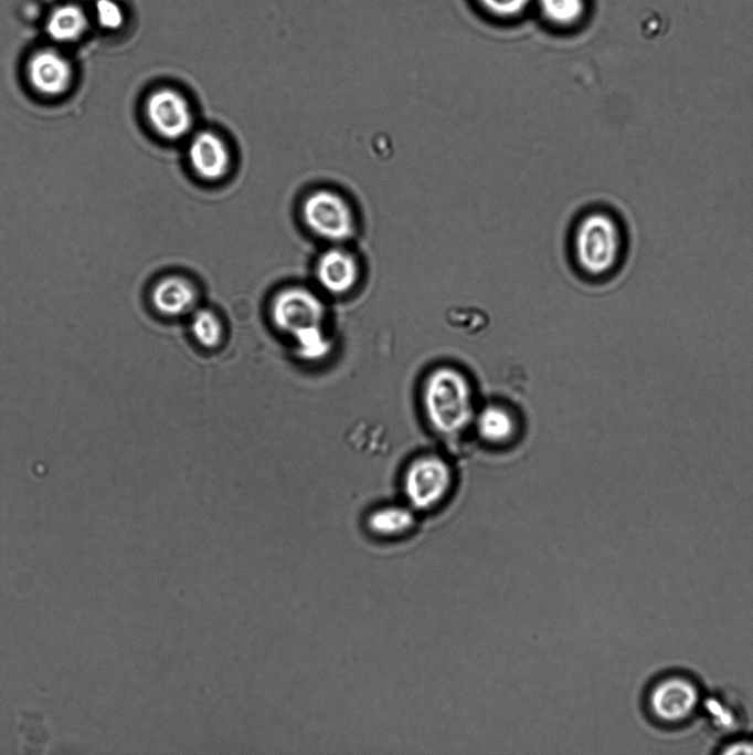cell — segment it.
Returning <instances> with one entry per match:
<instances>
[{"label":"cell","instance_id":"1","mask_svg":"<svg viewBox=\"0 0 753 755\" xmlns=\"http://www.w3.org/2000/svg\"><path fill=\"white\" fill-rule=\"evenodd\" d=\"M423 406L431 426L441 434L463 432L475 418L473 390L467 378L452 367H438L426 378Z\"/></svg>","mask_w":753,"mask_h":755},{"label":"cell","instance_id":"12","mask_svg":"<svg viewBox=\"0 0 753 755\" xmlns=\"http://www.w3.org/2000/svg\"><path fill=\"white\" fill-rule=\"evenodd\" d=\"M415 511L409 505L389 504L372 510L364 520L365 531L374 538L394 541L413 532Z\"/></svg>","mask_w":753,"mask_h":755},{"label":"cell","instance_id":"10","mask_svg":"<svg viewBox=\"0 0 753 755\" xmlns=\"http://www.w3.org/2000/svg\"><path fill=\"white\" fill-rule=\"evenodd\" d=\"M316 277L319 285L330 294L341 295L353 289L359 279V266L352 254L332 248L318 259Z\"/></svg>","mask_w":753,"mask_h":755},{"label":"cell","instance_id":"9","mask_svg":"<svg viewBox=\"0 0 753 755\" xmlns=\"http://www.w3.org/2000/svg\"><path fill=\"white\" fill-rule=\"evenodd\" d=\"M188 158L198 176L205 180H218L226 175L231 164L225 141L215 133L202 130L189 143Z\"/></svg>","mask_w":753,"mask_h":755},{"label":"cell","instance_id":"2","mask_svg":"<svg viewBox=\"0 0 753 755\" xmlns=\"http://www.w3.org/2000/svg\"><path fill=\"white\" fill-rule=\"evenodd\" d=\"M622 243L619 224L609 213L590 212L582 217L573 234L575 262L587 275H606L618 263Z\"/></svg>","mask_w":753,"mask_h":755},{"label":"cell","instance_id":"6","mask_svg":"<svg viewBox=\"0 0 753 755\" xmlns=\"http://www.w3.org/2000/svg\"><path fill=\"white\" fill-rule=\"evenodd\" d=\"M145 115L160 137L177 140L191 130L193 113L184 95L172 87L152 91L145 102Z\"/></svg>","mask_w":753,"mask_h":755},{"label":"cell","instance_id":"8","mask_svg":"<svg viewBox=\"0 0 753 755\" xmlns=\"http://www.w3.org/2000/svg\"><path fill=\"white\" fill-rule=\"evenodd\" d=\"M26 78L38 95L54 99L70 91L74 72L65 56L55 50L46 49L31 56L26 65Z\"/></svg>","mask_w":753,"mask_h":755},{"label":"cell","instance_id":"4","mask_svg":"<svg viewBox=\"0 0 753 755\" xmlns=\"http://www.w3.org/2000/svg\"><path fill=\"white\" fill-rule=\"evenodd\" d=\"M303 218L314 233L328 241H346L354 233L352 209L340 195L330 190L310 193L303 205Z\"/></svg>","mask_w":753,"mask_h":755},{"label":"cell","instance_id":"13","mask_svg":"<svg viewBox=\"0 0 753 755\" xmlns=\"http://www.w3.org/2000/svg\"><path fill=\"white\" fill-rule=\"evenodd\" d=\"M479 436L490 443L508 441L516 430V423L510 411L498 405L485 406L475 415Z\"/></svg>","mask_w":753,"mask_h":755},{"label":"cell","instance_id":"7","mask_svg":"<svg viewBox=\"0 0 753 755\" xmlns=\"http://www.w3.org/2000/svg\"><path fill=\"white\" fill-rule=\"evenodd\" d=\"M699 689L683 675H669L659 680L650 690L649 709L662 722L678 723L689 719L698 707Z\"/></svg>","mask_w":753,"mask_h":755},{"label":"cell","instance_id":"18","mask_svg":"<svg viewBox=\"0 0 753 755\" xmlns=\"http://www.w3.org/2000/svg\"><path fill=\"white\" fill-rule=\"evenodd\" d=\"M478 7L489 17L510 21L520 18L532 0H475Z\"/></svg>","mask_w":753,"mask_h":755},{"label":"cell","instance_id":"5","mask_svg":"<svg viewBox=\"0 0 753 755\" xmlns=\"http://www.w3.org/2000/svg\"><path fill=\"white\" fill-rule=\"evenodd\" d=\"M326 307L312 291L291 286L284 289L271 304V318L274 326L290 336L317 325H324Z\"/></svg>","mask_w":753,"mask_h":755},{"label":"cell","instance_id":"17","mask_svg":"<svg viewBox=\"0 0 753 755\" xmlns=\"http://www.w3.org/2000/svg\"><path fill=\"white\" fill-rule=\"evenodd\" d=\"M190 329L194 339L204 348H216L223 339L222 322L209 308H199L193 312Z\"/></svg>","mask_w":753,"mask_h":755},{"label":"cell","instance_id":"16","mask_svg":"<svg viewBox=\"0 0 753 755\" xmlns=\"http://www.w3.org/2000/svg\"><path fill=\"white\" fill-rule=\"evenodd\" d=\"M295 353L305 361H319L332 350V340L324 329V325L305 328L291 336Z\"/></svg>","mask_w":753,"mask_h":755},{"label":"cell","instance_id":"11","mask_svg":"<svg viewBox=\"0 0 753 755\" xmlns=\"http://www.w3.org/2000/svg\"><path fill=\"white\" fill-rule=\"evenodd\" d=\"M198 294L193 284L182 276L159 280L150 291V304L166 317L182 316L193 310Z\"/></svg>","mask_w":753,"mask_h":755},{"label":"cell","instance_id":"19","mask_svg":"<svg viewBox=\"0 0 753 755\" xmlns=\"http://www.w3.org/2000/svg\"><path fill=\"white\" fill-rule=\"evenodd\" d=\"M96 15L98 23L108 30H116L124 22L123 11L113 0H97Z\"/></svg>","mask_w":753,"mask_h":755},{"label":"cell","instance_id":"3","mask_svg":"<svg viewBox=\"0 0 753 755\" xmlns=\"http://www.w3.org/2000/svg\"><path fill=\"white\" fill-rule=\"evenodd\" d=\"M453 474L441 457L428 454L414 460L407 468L403 490L407 505L414 511H428L439 505L450 491Z\"/></svg>","mask_w":753,"mask_h":755},{"label":"cell","instance_id":"15","mask_svg":"<svg viewBox=\"0 0 753 755\" xmlns=\"http://www.w3.org/2000/svg\"><path fill=\"white\" fill-rule=\"evenodd\" d=\"M535 3L543 20L559 29L574 27L585 11L584 0H535Z\"/></svg>","mask_w":753,"mask_h":755},{"label":"cell","instance_id":"14","mask_svg":"<svg viewBox=\"0 0 753 755\" xmlns=\"http://www.w3.org/2000/svg\"><path fill=\"white\" fill-rule=\"evenodd\" d=\"M87 28V18L83 10L74 4L56 8L47 19L46 31L51 39L57 42H73Z\"/></svg>","mask_w":753,"mask_h":755}]
</instances>
